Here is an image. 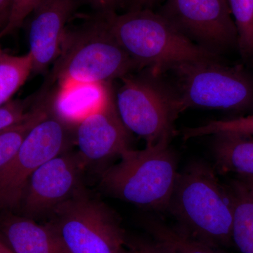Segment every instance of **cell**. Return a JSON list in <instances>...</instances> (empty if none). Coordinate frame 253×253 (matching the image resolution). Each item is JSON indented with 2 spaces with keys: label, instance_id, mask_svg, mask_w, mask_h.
<instances>
[{
  "label": "cell",
  "instance_id": "1",
  "mask_svg": "<svg viewBox=\"0 0 253 253\" xmlns=\"http://www.w3.org/2000/svg\"><path fill=\"white\" fill-rule=\"evenodd\" d=\"M106 27L136 68L159 76L184 63L217 60L218 54L189 39L164 16L151 9L118 15L99 13Z\"/></svg>",
  "mask_w": 253,
  "mask_h": 253
},
{
  "label": "cell",
  "instance_id": "2",
  "mask_svg": "<svg viewBox=\"0 0 253 253\" xmlns=\"http://www.w3.org/2000/svg\"><path fill=\"white\" fill-rule=\"evenodd\" d=\"M168 211L195 239L217 248L232 244L230 191L206 163H191L179 172Z\"/></svg>",
  "mask_w": 253,
  "mask_h": 253
},
{
  "label": "cell",
  "instance_id": "3",
  "mask_svg": "<svg viewBox=\"0 0 253 253\" xmlns=\"http://www.w3.org/2000/svg\"><path fill=\"white\" fill-rule=\"evenodd\" d=\"M169 142L163 139L144 149L126 150L117 164L103 171L100 185L113 197L138 207L168 210L179 174Z\"/></svg>",
  "mask_w": 253,
  "mask_h": 253
},
{
  "label": "cell",
  "instance_id": "4",
  "mask_svg": "<svg viewBox=\"0 0 253 253\" xmlns=\"http://www.w3.org/2000/svg\"><path fill=\"white\" fill-rule=\"evenodd\" d=\"M135 64L118 44L101 14L76 29L67 30L42 92L55 83H106L128 75Z\"/></svg>",
  "mask_w": 253,
  "mask_h": 253
},
{
  "label": "cell",
  "instance_id": "5",
  "mask_svg": "<svg viewBox=\"0 0 253 253\" xmlns=\"http://www.w3.org/2000/svg\"><path fill=\"white\" fill-rule=\"evenodd\" d=\"M46 224L68 253H118L126 246L117 214L85 188L55 208Z\"/></svg>",
  "mask_w": 253,
  "mask_h": 253
},
{
  "label": "cell",
  "instance_id": "6",
  "mask_svg": "<svg viewBox=\"0 0 253 253\" xmlns=\"http://www.w3.org/2000/svg\"><path fill=\"white\" fill-rule=\"evenodd\" d=\"M179 113L191 108L243 111L253 106V79L244 68L219 60L184 63L173 69Z\"/></svg>",
  "mask_w": 253,
  "mask_h": 253
},
{
  "label": "cell",
  "instance_id": "7",
  "mask_svg": "<svg viewBox=\"0 0 253 253\" xmlns=\"http://www.w3.org/2000/svg\"><path fill=\"white\" fill-rule=\"evenodd\" d=\"M157 75L121 78L122 84L114 95L123 124L131 133L142 138L146 146L169 139L173 123L179 113L176 92L159 81Z\"/></svg>",
  "mask_w": 253,
  "mask_h": 253
},
{
  "label": "cell",
  "instance_id": "8",
  "mask_svg": "<svg viewBox=\"0 0 253 253\" xmlns=\"http://www.w3.org/2000/svg\"><path fill=\"white\" fill-rule=\"evenodd\" d=\"M75 128L50 106L48 114L32 128L11 162L0 172V212L17 211L35 171L75 145Z\"/></svg>",
  "mask_w": 253,
  "mask_h": 253
},
{
  "label": "cell",
  "instance_id": "9",
  "mask_svg": "<svg viewBox=\"0 0 253 253\" xmlns=\"http://www.w3.org/2000/svg\"><path fill=\"white\" fill-rule=\"evenodd\" d=\"M86 168L78 151L72 149L42 165L25 186L19 214L36 221L48 218L55 208L84 188Z\"/></svg>",
  "mask_w": 253,
  "mask_h": 253
},
{
  "label": "cell",
  "instance_id": "10",
  "mask_svg": "<svg viewBox=\"0 0 253 253\" xmlns=\"http://www.w3.org/2000/svg\"><path fill=\"white\" fill-rule=\"evenodd\" d=\"M159 14L191 41L216 54L238 44L228 0H166Z\"/></svg>",
  "mask_w": 253,
  "mask_h": 253
},
{
  "label": "cell",
  "instance_id": "11",
  "mask_svg": "<svg viewBox=\"0 0 253 253\" xmlns=\"http://www.w3.org/2000/svg\"><path fill=\"white\" fill-rule=\"evenodd\" d=\"M130 131L120 118L114 94L75 128V145L86 168L120 158L131 149Z\"/></svg>",
  "mask_w": 253,
  "mask_h": 253
},
{
  "label": "cell",
  "instance_id": "12",
  "mask_svg": "<svg viewBox=\"0 0 253 253\" xmlns=\"http://www.w3.org/2000/svg\"><path fill=\"white\" fill-rule=\"evenodd\" d=\"M78 5V0H42L33 10L28 31L32 72H45L57 59L66 23Z\"/></svg>",
  "mask_w": 253,
  "mask_h": 253
},
{
  "label": "cell",
  "instance_id": "13",
  "mask_svg": "<svg viewBox=\"0 0 253 253\" xmlns=\"http://www.w3.org/2000/svg\"><path fill=\"white\" fill-rule=\"evenodd\" d=\"M0 241L14 253H68L48 224L13 211L0 212Z\"/></svg>",
  "mask_w": 253,
  "mask_h": 253
},
{
  "label": "cell",
  "instance_id": "14",
  "mask_svg": "<svg viewBox=\"0 0 253 253\" xmlns=\"http://www.w3.org/2000/svg\"><path fill=\"white\" fill-rule=\"evenodd\" d=\"M57 84L54 94L49 95L50 106L55 114L75 127L113 95L110 83L68 81Z\"/></svg>",
  "mask_w": 253,
  "mask_h": 253
},
{
  "label": "cell",
  "instance_id": "15",
  "mask_svg": "<svg viewBox=\"0 0 253 253\" xmlns=\"http://www.w3.org/2000/svg\"><path fill=\"white\" fill-rule=\"evenodd\" d=\"M214 136L213 154L219 172L253 176V136L237 133Z\"/></svg>",
  "mask_w": 253,
  "mask_h": 253
},
{
  "label": "cell",
  "instance_id": "16",
  "mask_svg": "<svg viewBox=\"0 0 253 253\" xmlns=\"http://www.w3.org/2000/svg\"><path fill=\"white\" fill-rule=\"evenodd\" d=\"M228 188L234 208L232 244L241 253H253V193L239 178Z\"/></svg>",
  "mask_w": 253,
  "mask_h": 253
},
{
  "label": "cell",
  "instance_id": "17",
  "mask_svg": "<svg viewBox=\"0 0 253 253\" xmlns=\"http://www.w3.org/2000/svg\"><path fill=\"white\" fill-rule=\"evenodd\" d=\"M144 225L166 253H223L218 248L195 239L179 227L169 226L157 218H147Z\"/></svg>",
  "mask_w": 253,
  "mask_h": 253
},
{
  "label": "cell",
  "instance_id": "18",
  "mask_svg": "<svg viewBox=\"0 0 253 253\" xmlns=\"http://www.w3.org/2000/svg\"><path fill=\"white\" fill-rule=\"evenodd\" d=\"M42 98L22 121L0 132V172L11 162L32 128L49 112V96Z\"/></svg>",
  "mask_w": 253,
  "mask_h": 253
},
{
  "label": "cell",
  "instance_id": "19",
  "mask_svg": "<svg viewBox=\"0 0 253 253\" xmlns=\"http://www.w3.org/2000/svg\"><path fill=\"white\" fill-rule=\"evenodd\" d=\"M33 70L30 53L23 56L3 54L0 58V106L9 102Z\"/></svg>",
  "mask_w": 253,
  "mask_h": 253
},
{
  "label": "cell",
  "instance_id": "20",
  "mask_svg": "<svg viewBox=\"0 0 253 253\" xmlns=\"http://www.w3.org/2000/svg\"><path fill=\"white\" fill-rule=\"evenodd\" d=\"M238 33V44L245 58L253 56V0H228Z\"/></svg>",
  "mask_w": 253,
  "mask_h": 253
},
{
  "label": "cell",
  "instance_id": "21",
  "mask_svg": "<svg viewBox=\"0 0 253 253\" xmlns=\"http://www.w3.org/2000/svg\"><path fill=\"white\" fill-rule=\"evenodd\" d=\"M221 133H237L253 136V114L233 119L219 120L204 126L183 129L181 135L185 140L206 135H216Z\"/></svg>",
  "mask_w": 253,
  "mask_h": 253
},
{
  "label": "cell",
  "instance_id": "22",
  "mask_svg": "<svg viewBox=\"0 0 253 253\" xmlns=\"http://www.w3.org/2000/svg\"><path fill=\"white\" fill-rule=\"evenodd\" d=\"M42 1V0H12L6 24L0 32V38L11 34L21 27L26 18Z\"/></svg>",
  "mask_w": 253,
  "mask_h": 253
},
{
  "label": "cell",
  "instance_id": "23",
  "mask_svg": "<svg viewBox=\"0 0 253 253\" xmlns=\"http://www.w3.org/2000/svg\"><path fill=\"white\" fill-rule=\"evenodd\" d=\"M28 112L26 103L19 100L0 106V132L22 121Z\"/></svg>",
  "mask_w": 253,
  "mask_h": 253
},
{
  "label": "cell",
  "instance_id": "24",
  "mask_svg": "<svg viewBox=\"0 0 253 253\" xmlns=\"http://www.w3.org/2000/svg\"><path fill=\"white\" fill-rule=\"evenodd\" d=\"M126 246L134 253H166L154 241L151 242L140 239L128 240L126 238Z\"/></svg>",
  "mask_w": 253,
  "mask_h": 253
},
{
  "label": "cell",
  "instance_id": "25",
  "mask_svg": "<svg viewBox=\"0 0 253 253\" xmlns=\"http://www.w3.org/2000/svg\"><path fill=\"white\" fill-rule=\"evenodd\" d=\"M123 0H88L91 6L99 13L114 11V9L122 3Z\"/></svg>",
  "mask_w": 253,
  "mask_h": 253
},
{
  "label": "cell",
  "instance_id": "26",
  "mask_svg": "<svg viewBox=\"0 0 253 253\" xmlns=\"http://www.w3.org/2000/svg\"><path fill=\"white\" fill-rule=\"evenodd\" d=\"M131 4V10L151 9L159 0H129Z\"/></svg>",
  "mask_w": 253,
  "mask_h": 253
},
{
  "label": "cell",
  "instance_id": "27",
  "mask_svg": "<svg viewBox=\"0 0 253 253\" xmlns=\"http://www.w3.org/2000/svg\"><path fill=\"white\" fill-rule=\"evenodd\" d=\"M12 0H0V18H6V21L9 16Z\"/></svg>",
  "mask_w": 253,
  "mask_h": 253
},
{
  "label": "cell",
  "instance_id": "28",
  "mask_svg": "<svg viewBox=\"0 0 253 253\" xmlns=\"http://www.w3.org/2000/svg\"><path fill=\"white\" fill-rule=\"evenodd\" d=\"M238 178L241 179L253 193V176H238Z\"/></svg>",
  "mask_w": 253,
  "mask_h": 253
},
{
  "label": "cell",
  "instance_id": "29",
  "mask_svg": "<svg viewBox=\"0 0 253 253\" xmlns=\"http://www.w3.org/2000/svg\"><path fill=\"white\" fill-rule=\"evenodd\" d=\"M0 253H14L7 247L5 246L1 241H0Z\"/></svg>",
  "mask_w": 253,
  "mask_h": 253
},
{
  "label": "cell",
  "instance_id": "30",
  "mask_svg": "<svg viewBox=\"0 0 253 253\" xmlns=\"http://www.w3.org/2000/svg\"><path fill=\"white\" fill-rule=\"evenodd\" d=\"M118 253H134L132 251H131V249H129V248H128V249H126V246L125 247H123L122 249L120 251V252Z\"/></svg>",
  "mask_w": 253,
  "mask_h": 253
},
{
  "label": "cell",
  "instance_id": "31",
  "mask_svg": "<svg viewBox=\"0 0 253 253\" xmlns=\"http://www.w3.org/2000/svg\"><path fill=\"white\" fill-rule=\"evenodd\" d=\"M4 54V53L3 52L2 49H1V45H0V58H1Z\"/></svg>",
  "mask_w": 253,
  "mask_h": 253
}]
</instances>
